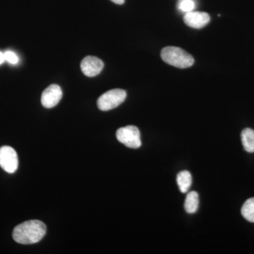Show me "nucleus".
<instances>
[{
  "instance_id": "8",
  "label": "nucleus",
  "mask_w": 254,
  "mask_h": 254,
  "mask_svg": "<svg viewBox=\"0 0 254 254\" xmlns=\"http://www.w3.org/2000/svg\"><path fill=\"white\" fill-rule=\"evenodd\" d=\"M210 21L208 13L201 11H190L184 16V21L187 26L195 29H200L206 26Z\"/></svg>"
},
{
  "instance_id": "7",
  "label": "nucleus",
  "mask_w": 254,
  "mask_h": 254,
  "mask_svg": "<svg viewBox=\"0 0 254 254\" xmlns=\"http://www.w3.org/2000/svg\"><path fill=\"white\" fill-rule=\"evenodd\" d=\"M103 67L104 63L96 57L87 56L81 63L82 72L88 77H94L99 74Z\"/></svg>"
},
{
  "instance_id": "16",
  "label": "nucleus",
  "mask_w": 254,
  "mask_h": 254,
  "mask_svg": "<svg viewBox=\"0 0 254 254\" xmlns=\"http://www.w3.org/2000/svg\"><path fill=\"white\" fill-rule=\"evenodd\" d=\"M111 1L117 4H123L125 0H111Z\"/></svg>"
},
{
  "instance_id": "6",
  "label": "nucleus",
  "mask_w": 254,
  "mask_h": 254,
  "mask_svg": "<svg viewBox=\"0 0 254 254\" xmlns=\"http://www.w3.org/2000/svg\"><path fill=\"white\" fill-rule=\"evenodd\" d=\"M63 98V91L60 86L52 84L43 92L41 103L46 108H53L60 103Z\"/></svg>"
},
{
  "instance_id": "2",
  "label": "nucleus",
  "mask_w": 254,
  "mask_h": 254,
  "mask_svg": "<svg viewBox=\"0 0 254 254\" xmlns=\"http://www.w3.org/2000/svg\"><path fill=\"white\" fill-rule=\"evenodd\" d=\"M160 55L165 63L177 68H189L194 63L193 57L178 47H165L162 50Z\"/></svg>"
},
{
  "instance_id": "14",
  "label": "nucleus",
  "mask_w": 254,
  "mask_h": 254,
  "mask_svg": "<svg viewBox=\"0 0 254 254\" xmlns=\"http://www.w3.org/2000/svg\"><path fill=\"white\" fill-rule=\"evenodd\" d=\"M5 61H7L8 63L11 64H16L18 63V58L16 53L12 51H6L4 53Z\"/></svg>"
},
{
  "instance_id": "1",
  "label": "nucleus",
  "mask_w": 254,
  "mask_h": 254,
  "mask_svg": "<svg viewBox=\"0 0 254 254\" xmlns=\"http://www.w3.org/2000/svg\"><path fill=\"white\" fill-rule=\"evenodd\" d=\"M46 234V226L40 220L23 222L14 229L12 237L15 242L21 245H33L40 242Z\"/></svg>"
},
{
  "instance_id": "4",
  "label": "nucleus",
  "mask_w": 254,
  "mask_h": 254,
  "mask_svg": "<svg viewBox=\"0 0 254 254\" xmlns=\"http://www.w3.org/2000/svg\"><path fill=\"white\" fill-rule=\"evenodd\" d=\"M116 136L118 141L128 148L136 149L141 147V133L136 127H122L117 131Z\"/></svg>"
},
{
  "instance_id": "5",
  "label": "nucleus",
  "mask_w": 254,
  "mask_h": 254,
  "mask_svg": "<svg viewBox=\"0 0 254 254\" xmlns=\"http://www.w3.org/2000/svg\"><path fill=\"white\" fill-rule=\"evenodd\" d=\"M17 153L14 148L8 145L0 148V167L8 173H14L17 170Z\"/></svg>"
},
{
  "instance_id": "13",
  "label": "nucleus",
  "mask_w": 254,
  "mask_h": 254,
  "mask_svg": "<svg viewBox=\"0 0 254 254\" xmlns=\"http://www.w3.org/2000/svg\"><path fill=\"white\" fill-rule=\"evenodd\" d=\"M194 7V1L192 0H182L179 4V8L184 12H190V11H193Z\"/></svg>"
},
{
  "instance_id": "15",
  "label": "nucleus",
  "mask_w": 254,
  "mask_h": 254,
  "mask_svg": "<svg viewBox=\"0 0 254 254\" xmlns=\"http://www.w3.org/2000/svg\"><path fill=\"white\" fill-rule=\"evenodd\" d=\"M5 61L4 53L0 52V64H1Z\"/></svg>"
},
{
  "instance_id": "12",
  "label": "nucleus",
  "mask_w": 254,
  "mask_h": 254,
  "mask_svg": "<svg viewBox=\"0 0 254 254\" xmlns=\"http://www.w3.org/2000/svg\"><path fill=\"white\" fill-rule=\"evenodd\" d=\"M241 212L246 220L254 222V198H250L245 202Z\"/></svg>"
},
{
  "instance_id": "3",
  "label": "nucleus",
  "mask_w": 254,
  "mask_h": 254,
  "mask_svg": "<svg viewBox=\"0 0 254 254\" xmlns=\"http://www.w3.org/2000/svg\"><path fill=\"white\" fill-rule=\"evenodd\" d=\"M127 98L126 91L123 89H113L107 91L98 98L97 105L102 111L115 109L122 104Z\"/></svg>"
},
{
  "instance_id": "11",
  "label": "nucleus",
  "mask_w": 254,
  "mask_h": 254,
  "mask_svg": "<svg viewBox=\"0 0 254 254\" xmlns=\"http://www.w3.org/2000/svg\"><path fill=\"white\" fill-rule=\"evenodd\" d=\"M199 204V198L197 192L190 191L187 194L185 200V208L187 213H195L198 208Z\"/></svg>"
},
{
  "instance_id": "9",
  "label": "nucleus",
  "mask_w": 254,
  "mask_h": 254,
  "mask_svg": "<svg viewBox=\"0 0 254 254\" xmlns=\"http://www.w3.org/2000/svg\"><path fill=\"white\" fill-rule=\"evenodd\" d=\"M177 182L179 189L182 193H187L189 191L192 184L191 175L189 171H182L177 175Z\"/></svg>"
},
{
  "instance_id": "10",
  "label": "nucleus",
  "mask_w": 254,
  "mask_h": 254,
  "mask_svg": "<svg viewBox=\"0 0 254 254\" xmlns=\"http://www.w3.org/2000/svg\"><path fill=\"white\" fill-rule=\"evenodd\" d=\"M242 144L246 151L254 153V131L250 128L244 129L241 134Z\"/></svg>"
}]
</instances>
